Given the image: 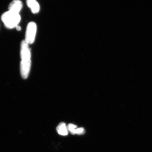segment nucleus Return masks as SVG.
I'll return each mask as SVG.
<instances>
[{
  "instance_id": "10",
  "label": "nucleus",
  "mask_w": 152,
  "mask_h": 152,
  "mask_svg": "<svg viewBox=\"0 0 152 152\" xmlns=\"http://www.w3.org/2000/svg\"><path fill=\"white\" fill-rule=\"evenodd\" d=\"M15 28L18 31H20L21 29V27L19 26V25L17 26Z\"/></svg>"
},
{
  "instance_id": "7",
  "label": "nucleus",
  "mask_w": 152,
  "mask_h": 152,
  "mask_svg": "<svg viewBox=\"0 0 152 152\" xmlns=\"http://www.w3.org/2000/svg\"><path fill=\"white\" fill-rule=\"evenodd\" d=\"M57 131L60 135L63 136H66L68 134V131L67 129V126H66L65 123L62 122L58 125L57 128Z\"/></svg>"
},
{
  "instance_id": "8",
  "label": "nucleus",
  "mask_w": 152,
  "mask_h": 152,
  "mask_svg": "<svg viewBox=\"0 0 152 152\" xmlns=\"http://www.w3.org/2000/svg\"><path fill=\"white\" fill-rule=\"evenodd\" d=\"M85 133V130L83 128H77L72 134H77L78 135H82L84 134Z\"/></svg>"
},
{
  "instance_id": "9",
  "label": "nucleus",
  "mask_w": 152,
  "mask_h": 152,
  "mask_svg": "<svg viewBox=\"0 0 152 152\" xmlns=\"http://www.w3.org/2000/svg\"><path fill=\"white\" fill-rule=\"evenodd\" d=\"M77 128V126L72 124H69L67 126V129L68 132H69L72 134H73L74 131Z\"/></svg>"
},
{
  "instance_id": "5",
  "label": "nucleus",
  "mask_w": 152,
  "mask_h": 152,
  "mask_svg": "<svg viewBox=\"0 0 152 152\" xmlns=\"http://www.w3.org/2000/svg\"><path fill=\"white\" fill-rule=\"evenodd\" d=\"M23 7V3L21 0H13L9 5V11L20 14Z\"/></svg>"
},
{
  "instance_id": "1",
  "label": "nucleus",
  "mask_w": 152,
  "mask_h": 152,
  "mask_svg": "<svg viewBox=\"0 0 152 152\" xmlns=\"http://www.w3.org/2000/svg\"><path fill=\"white\" fill-rule=\"evenodd\" d=\"M1 19L6 27L12 29L18 25L21 20V16L20 14L8 10L2 14Z\"/></svg>"
},
{
  "instance_id": "4",
  "label": "nucleus",
  "mask_w": 152,
  "mask_h": 152,
  "mask_svg": "<svg viewBox=\"0 0 152 152\" xmlns=\"http://www.w3.org/2000/svg\"><path fill=\"white\" fill-rule=\"evenodd\" d=\"M31 67V60H21L20 63V72L23 78L26 79L28 77L29 75Z\"/></svg>"
},
{
  "instance_id": "6",
  "label": "nucleus",
  "mask_w": 152,
  "mask_h": 152,
  "mask_svg": "<svg viewBox=\"0 0 152 152\" xmlns=\"http://www.w3.org/2000/svg\"><path fill=\"white\" fill-rule=\"evenodd\" d=\"M27 4L28 7L34 14H37L39 12L40 9L39 4L36 0H26Z\"/></svg>"
},
{
  "instance_id": "3",
  "label": "nucleus",
  "mask_w": 152,
  "mask_h": 152,
  "mask_svg": "<svg viewBox=\"0 0 152 152\" xmlns=\"http://www.w3.org/2000/svg\"><path fill=\"white\" fill-rule=\"evenodd\" d=\"M20 56L21 60H31V51L29 48L28 44L25 40L22 41L21 43Z\"/></svg>"
},
{
  "instance_id": "2",
  "label": "nucleus",
  "mask_w": 152,
  "mask_h": 152,
  "mask_svg": "<svg viewBox=\"0 0 152 152\" xmlns=\"http://www.w3.org/2000/svg\"><path fill=\"white\" fill-rule=\"evenodd\" d=\"M37 26L34 22L29 23L27 27L25 41L28 44H32L34 42L37 33Z\"/></svg>"
}]
</instances>
